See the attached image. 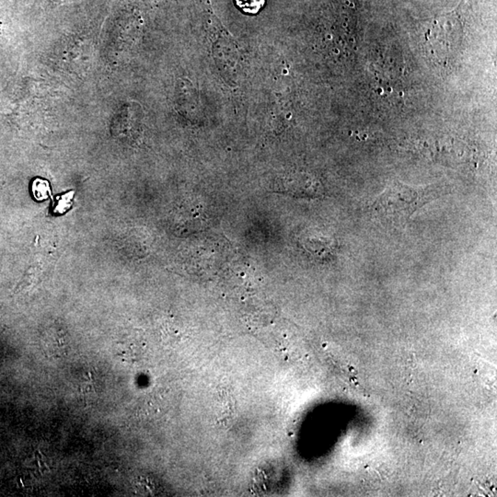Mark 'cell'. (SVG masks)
Returning <instances> with one entry per match:
<instances>
[{
    "instance_id": "1",
    "label": "cell",
    "mask_w": 497,
    "mask_h": 497,
    "mask_svg": "<svg viewBox=\"0 0 497 497\" xmlns=\"http://www.w3.org/2000/svg\"><path fill=\"white\" fill-rule=\"evenodd\" d=\"M443 194V188L436 186L415 188L394 182L372 203L371 214L382 224L405 225L415 211Z\"/></svg>"
},
{
    "instance_id": "2",
    "label": "cell",
    "mask_w": 497,
    "mask_h": 497,
    "mask_svg": "<svg viewBox=\"0 0 497 497\" xmlns=\"http://www.w3.org/2000/svg\"><path fill=\"white\" fill-rule=\"evenodd\" d=\"M426 36L437 60L443 65L450 63L464 38V21L460 11L437 17L429 25Z\"/></svg>"
},
{
    "instance_id": "3",
    "label": "cell",
    "mask_w": 497,
    "mask_h": 497,
    "mask_svg": "<svg viewBox=\"0 0 497 497\" xmlns=\"http://www.w3.org/2000/svg\"><path fill=\"white\" fill-rule=\"evenodd\" d=\"M32 191L33 197L37 201H44L51 196L49 182H47V180L40 179V178H36L33 182Z\"/></svg>"
},
{
    "instance_id": "4",
    "label": "cell",
    "mask_w": 497,
    "mask_h": 497,
    "mask_svg": "<svg viewBox=\"0 0 497 497\" xmlns=\"http://www.w3.org/2000/svg\"><path fill=\"white\" fill-rule=\"evenodd\" d=\"M73 196H74L73 191L58 196L56 199V204L55 203V205H53V213L56 214L66 213L72 207Z\"/></svg>"
},
{
    "instance_id": "5",
    "label": "cell",
    "mask_w": 497,
    "mask_h": 497,
    "mask_svg": "<svg viewBox=\"0 0 497 497\" xmlns=\"http://www.w3.org/2000/svg\"><path fill=\"white\" fill-rule=\"evenodd\" d=\"M236 4L244 12L256 14L264 5V0H236Z\"/></svg>"
}]
</instances>
